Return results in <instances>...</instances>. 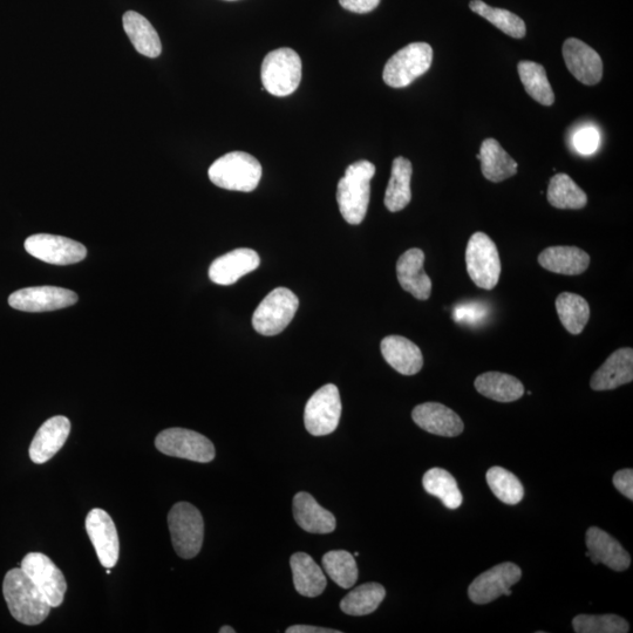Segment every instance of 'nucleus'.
<instances>
[{
  "mask_svg": "<svg viewBox=\"0 0 633 633\" xmlns=\"http://www.w3.org/2000/svg\"><path fill=\"white\" fill-rule=\"evenodd\" d=\"M3 594L13 618L25 625L43 623L52 609L43 591L22 568L5 575Z\"/></svg>",
  "mask_w": 633,
  "mask_h": 633,
  "instance_id": "obj_1",
  "label": "nucleus"
},
{
  "mask_svg": "<svg viewBox=\"0 0 633 633\" xmlns=\"http://www.w3.org/2000/svg\"><path fill=\"white\" fill-rule=\"evenodd\" d=\"M376 174V166L362 160L352 163L345 176L338 183L337 201L340 214L347 223L357 226L364 221L369 209L371 180Z\"/></svg>",
  "mask_w": 633,
  "mask_h": 633,
  "instance_id": "obj_2",
  "label": "nucleus"
},
{
  "mask_svg": "<svg viewBox=\"0 0 633 633\" xmlns=\"http://www.w3.org/2000/svg\"><path fill=\"white\" fill-rule=\"evenodd\" d=\"M208 175L217 187L250 193L254 192L262 179V166L253 155L233 152L216 160L210 166Z\"/></svg>",
  "mask_w": 633,
  "mask_h": 633,
  "instance_id": "obj_3",
  "label": "nucleus"
},
{
  "mask_svg": "<svg viewBox=\"0 0 633 633\" xmlns=\"http://www.w3.org/2000/svg\"><path fill=\"white\" fill-rule=\"evenodd\" d=\"M262 83L275 97H288L294 93L302 80V60L291 49L272 51L262 64Z\"/></svg>",
  "mask_w": 633,
  "mask_h": 633,
  "instance_id": "obj_4",
  "label": "nucleus"
},
{
  "mask_svg": "<svg viewBox=\"0 0 633 633\" xmlns=\"http://www.w3.org/2000/svg\"><path fill=\"white\" fill-rule=\"evenodd\" d=\"M168 526L176 554L190 560L200 553L204 523L199 509L188 502L176 503L169 512Z\"/></svg>",
  "mask_w": 633,
  "mask_h": 633,
  "instance_id": "obj_5",
  "label": "nucleus"
},
{
  "mask_svg": "<svg viewBox=\"0 0 633 633\" xmlns=\"http://www.w3.org/2000/svg\"><path fill=\"white\" fill-rule=\"evenodd\" d=\"M469 277L476 287L493 290L500 281L501 261L498 247L485 233H475L469 238L466 250Z\"/></svg>",
  "mask_w": 633,
  "mask_h": 633,
  "instance_id": "obj_6",
  "label": "nucleus"
},
{
  "mask_svg": "<svg viewBox=\"0 0 633 633\" xmlns=\"http://www.w3.org/2000/svg\"><path fill=\"white\" fill-rule=\"evenodd\" d=\"M433 63V49L427 43H412L398 51L387 61L383 78L393 88L410 86L424 76Z\"/></svg>",
  "mask_w": 633,
  "mask_h": 633,
  "instance_id": "obj_7",
  "label": "nucleus"
},
{
  "mask_svg": "<svg viewBox=\"0 0 633 633\" xmlns=\"http://www.w3.org/2000/svg\"><path fill=\"white\" fill-rule=\"evenodd\" d=\"M297 296L287 288L272 290L254 312V329L262 336H276L288 328L298 310Z\"/></svg>",
  "mask_w": 633,
  "mask_h": 633,
  "instance_id": "obj_8",
  "label": "nucleus"
},
{
  "mask_svg": "<svg viewBox=\"0 0 633 633\" xmlns=\"http://www.w3.org/2000/svg\"><path fill=\"white\" fill-rule=\"evenodd\" d=\"M159 451L174 458L208 464L215 459L213 442L204 435L186 428H168L155 439Z\"/></svg>",
  "mask_w": 633,
  "mask_h": 633,
  "instance_id": "obj_9",
  "label": "nucleus"
},
{
  "mask_svg": "<svg viewBox=\"0 0 633 633\" xmlns=\"http://www.w3.org/2000/svg\"><path fill=\"white\" fill-rule=\"evenodd\" d=\"M342 417V399L338 387L328 384L319 389L305 406V428L315 437H323L337 430Z\"/></svg>",
  "mask_w": 633,
  "mask_h": 633,
  "instance_id": "obj_10",
  "label": "nucleus"
},
{
  "mask_svg": "<svg viewBox=\"0 0 633 633\" xmlns=\"http://www.w3.org/2000/svg\"><path fill=\"white\" fill-rule=\"evenodd\" d=\"M25 249L38 260L54 265H70L84 261L85 245L71 238L50 234L33 235L25 241Z\"/></svg>",
  "mask_w": 633,
  "mask_h": 633,
  "instance_id": "obj_11",
  "label": "nucleus"
},
{
  "mask_svg": "<svg viewBox=\"0 0 633 633\" xmlns=\"http://www.w3.org/2000/svg\"><path fill=\"white\" fill-rule=\"evenodd\" d=\"M522 570L512 562L499 564L485 571L469 585L468 596L475 604H488L498 600L502 595H512L513 587L521 580Z\"/></svg>",
  "mask_w": 633,
  "mask_h": 633,
  "instance_id": "obj_12",
  "label": "nucleus"
},
{
  "mask_svg": "<svg viewBox=\"0 0 633 633\" xmlns=\"http://www.w3.org/2000/svg\"><path fill=\"white\" fill-rule=\"evenodd\" d=\"M22 569L43 591L52 608L63 604L67 590L65 576L49 556L42 553L27 554L22 561Z\"/></svg>",
  "mask_w": 633,
  "mask_h": 633,
  "instance_id": "obj_13",
  "label": "nucleus"
},
{
  "mask_svg": "<svg viewBox=\"0 0 633 633\" xmlns=\"http://www.w3.org/2000/svg\"><path fill=\"white\" fill-rule=\"evenodd\" d=\"M76 292L57 287L20 289L9 297L11 308L24 312H47L68 308L78 302Z\"/></svg>",
  "mask_w": 633,
  "mask_h": 633,
  "instance_id": "obj_14",
  "label": "nucleus"
},
{
  "mask_svg": "<svg viewBox=\"0 0 633 633\" xmlns=\"http://www.w3.org/2000/svg\"><path fill=\"white\" fill-rule=\"evenodd\" d=\"M86 530L100 563L107 569L115 567L120 553L117 527L110 514L95 508L86 517Z\"/></svg>",
  "mask_w": 633,
  "mask_h": 633,
  "instance_id": "obj_15",
  "label": "nucleus"
},
{
  "mask_svg": "<svg viewBox=\"0 0 633 633\" xmlns=\"http://www.w3.org/2000/svg\"><path fill=\"white\" fill-rule=\"evenodd\" d=\"M563 58L568 70L580 83L594 86L603 78V61L594 49L580 39L569 38L563 44Z\"/></svg>",
  "mask_w": 633,
  "mask_h": 633,
  "instance_id": "obj_16",
  "label": "nucleus"
},
{
  "mask_svg": "<svg viewBox=\"0 0 633 633\" xmlns=\"http://www.w3.org/2000/svg\"><path fill=\"white\" fill-rule=\"evenodd\" d=\"M585 542H587L588 548V553L585 555L590 557L592 563H602L611 570L618 571V573L630 568L631 557L628 551L614 537L604 532L601 528H589Z\"/></svg>",
  "mask_w": 633,
  "mask_h": 633,
  "instance_id": "obj_17",
  "label": "nucleus"
},
{
  "mask_svg": "<svg viewBox=\"0 0 633 633\" xmlns=\"http://www.w3.org/2000/svg\"><path fill=\"white\" fill-rule=\"evenodd\" d=\"M261 258L255 250L241 248L230 251L211 263L209 268V278L215 284H234L238 279L250 274L260 267Z\"/></svg>",
  "mask_w": 633,
  "mask_h": 633,
  "instance_id": "obj_18",
  "label": "nucleus"
},
{
  "mask_svg": "<svg viewBox=\"0 0 633 633\" xmlns=\"http://www.w3.org/2000/svg\"><path fill=\"white\" fill-rule=\"evenodd\" d=\"M412 418L422 430L440 437H458L465 428L458 414L439 403L418 405L412 412Z\"/></svg>",
  "mask_w": 633,
  "mask_h": 633,
  "instance_id": "obj_19",
  "label": "nucleus"
},
{
  "mask_svg": "<svg viewBox=\"0 0 633 633\" xmlns=\"http://www.w3.org/2000/svg\"><path fill=\"white\" fill-rule=\"evenodd\" d=\"M424 251L413 248L400 256L397 263L398 281L405 291L419 299L427 301L432 294V279L424 269Z\"/></svg>",
  "mask_w": 633,
  "mask_h": 633,
  "instance_id": "obj_20",
  "label": "nucleus"
},
{
  "mask_svg": "<svg viewBox=\"0 0 633 633\" xmlns=\"http://www.w3.org/2000/svg\"><path fill=\"white\" fill-rule=\"evenodd\" d=\"M70 433L71 422L63 415L44 422L30 446V458L34 464L42 465L51 460L63 448Z\"/></svg>",
  "mask_w": 633,
  "mask_h": 633,
  "instance_id": "obj_21",
  "label": "nucleus"
},
{
  "mask_svg": "<svg viewBox=\"0 0 633 633\" xmlns=\"http://www.w3.org/2000/svg\"><path fill=\"white\" fill-rule=\"evenodd\" d=\"M633 380V350L623 347L612 353L590 380L594 391H610L618 389Z\"/></svg>",
  "mask_w": 633,
  "mask_h": 633,
  "instance_id": "obj_22",
  "label": "nucleus"
},
{
  "mask_svg": "<svg viewBox=\"0 0 633 633\" xmlns=\"http://www.w3.org/2000/svg\"><path fill=\"white\" fill-rule=\"evenodd\" d=\"M380 349L387 364L403 376H414L424 366V357L418 345L405 337H386Z\"/></svg>",
  "mask_w": 633,
  "mask_h": 633,
  "instance_id": "obj_23",
  "label": "nucleus"
},
{
  "mask_svg": "<svg viewBox=\"0 0 633 633\" xmlns=\"http://www.w3.org/2000/svg\"><path fill=\"white\" fill-rule=\"evenodd\" d=\"M294 516L298 526L311 534H330L337 527L335 515L319 505L309 493L296 494Z\"/></svg>",
  "mask_w": 633,
  "mask_h": 633,
  "instance_id": "obj_24",
  "label": "nucleus"
},
{
  "mask_svg": "<svg viewBox=\"0 0 633 633\" xmlns=\"http://www.w3.org/2000/svg\"><path fill=\"white\" fill-rule=\"evenodd\" d=\"M539 263L554 274L577 276L589 268L590 256L576 247H550L542 251Z\"/></svg>",
  "mask_w": 633,
  "mask_h": 633,
  "instance_id": "obj_25",
  "label": "nucleus"
},
{
  "mask_svg": "<svg viewBox=\"0 0 633 633\" xmlns=\"http://www.w3.org/2000/svg\"><path fill=\"white\" fill-rule=\"evenodd\" d=\"M478 159L481 161L483 176L490 182L499 183L513 178L517 173V162L502 148L498 140L483 141Z\"/></svg>",
  "mask_w": 633,
  "mask_h": 633,
  "instance_id": "obj_26",
  "label": "nucleus"
},
{
  "mask_svg": "<svg viewBox=\"0 0 633 633\" xmlns=\"http://www.w3.org/2000/svg\"><path fill=\"white\" fill-rule=\"evenodd\" d=\"M124 30L134 46L142 56L158 58L162 52L161 39L149 20L140 13L128 11L122 17Z\"/></svg>",
  "mask_w": 633,
  "mask_h": 633,
  "instance_id": "obj_27",
  "label": "nucleus"
},
{
  "mask_svg": "<svg viewBox=\"0 0 633 633\" xmlns=\"http://www.w3.org/2000/svg\"><path fill=\"white\" fill-rule=\"evenodd\" d=\"M290 566L298 594L310 598L323 594L328 582L322 568L310 555L305 553L292 555Z\"/></svg>",
  "mask_w": 633,
  "mask_h": 633,
  "instance_id": "obj_28",
  "label": "nucleus"
},
{
  "mask_svg": "<svg viewBox=\"0 0 633 633\" xmlns=\"http://www.w3.org/2000/svg\"><path fill=\"white\" fill-rule=\"evenodd\" d=\"M475 389L483 397L498 403H513L523 397L524 386L521 381L510 374L486 372L475 379Z\"/></svg>",
  "mask_w": 633,
  "mask_h": 633,
  "instance_id": "obj_29",
  "label": "nucleus"
},
{
  "mask_svg": "<svg viewBox=\"0 0 633 633\" xmlns=\"http://www.w3.org/2000/svg\"><path fill=\"white\" fill-rule=\"evenodd\" d=\"M412 163L399 156L394 159L391 179L385 193V206L391 213L405 209L412 200L411 180Z\"/></svg>",
  "mask_w": 633,
  "mask_h": 633,
  "instance_id": "obj_30",
  "label": "nucleus"
},
{
  "mask_svg": "<svg viewBox=\"0 0 633 633\" xmlns=\"http://www.w3.org/2000/svg\"><path fill=\"white\" fill-rule=\"evenodd\" d=\"M556 311L562 325L571 335H580L589 322L590 306L580 295L563 292L556 299Z\"/></svg>",
  "mask_w": 633,
  "mask_h": 633,
  "instance_id": "obj_31",
  "label": "nucleus"
},
{
  "mask_svg": "<svg viewBox=\"0 0 633 633\" xmlns=\"http://www.w3.org/2000/svg\"><path fill=\"white\" fill-rule=\"evenodd\" d=\"M422 486L428 494L438 498L448 509H458L464 501L458 482L445 469H430L422 478Z\"/></svg>",
  "mask_w": 633,
  "mask_h": 633,
  "instance_id": "obj_32",
  "label": "nucleus"
},
{
  "mask_svg": "<svg viewBox=\"0 0 633 633\" xmlns=\"http://www.w3.org/2000/svg\"><path fill=\"white\" fill-rule=\"evenodd\" d=\"M386 590L378 583H366L347 594L340 602V609L350 616L372 614L385 600Z\"/></svg>",
  "mask_w": 633,
  "mask_h": 633,
  "instance_id": "obj_33",
  "label": "nucleus"
},
{
  "mask_svg": "<svg viewBox=\"0 0 633 633\" xmlns=\"http://www.w3.org/2000/svg\"><path fill=\"white\" fill-rule=\"evenodd\" d=\"M547 199L557 209H582L588 196L567 174H556L550 179Z\"/></svg>",
  "mask_w": 633,
  "mask_h": 633,
  "instance_id": "obj_34",
  "label": "nucleus"
},
{
  "mask_svg": "<svg viewBox=\"0 0 633 633\" xmlns=\"http://www.w3.org/2000/svg\"><path fill=\"white\" fill-rule=\"evenodd\" d=\"M517 70H519L522 84L530 97L543 106L554 104L555 94L542 65L534 63V61H521Z\"/></svg>",
  "mask_w": 633,
  "mask_h": 633,
  "instance_id": "obj_35",
  "label": "nucleus"
},
{
  "mask_svg": "<svg viewBox=\"0 0 633 633\" xmlns=\"http://www.w3.org/2000/svg\"><path fill=\"white\" fill-rule=\"evenodd\" d=\"M469 8H471L476 15L485 18L490 24L498 27V29L506 33L507 36L515 39H521L526 36V23H524L519 16L514 15V13L510 11L492 8V6L482 2V0H472V2L469 3Z\"/></svg>",
  "mask_w": 633,
  "mask_h": 633,
  "instance_id": "obj_36",
  "label": "nucleus"
},
{
  "mask_svg": "<svg viewBox=\"0 0 633 633\" xmlns=\"http://www.w3.org/2000/svg\"><path fill=\"white\" fill-rule=\"evenodd\" d=\"M323 567L333 582L340 588L350 589L358 580L355 557L345 550H332L323 557Z\"/></svg>",
  "mask_w": 633,
  "mask_h": 633,
  "instance_id": "obj_37",
  "label": "nucleus"
},
{
  "mask_svg": "<svg viewBox=\"0 0 633 633\" xmlns=\"http://www.w3.org/2000/svg\"><path fill=\"white\" fill-rule=\"evenodd\" d=\"M486 479L496 498L506 505L515 506L523 500L524 488L521 481L507 469L492 467L488 469Z\"/></svg>",
  "mask_w": 633,
  "mask_h": 633,
  "instance_id": "obj_38",
  "label": "nucleus"
},
{
  "mask_svg": "<svg viewBox=\"0 0 633 633\" xmlns=\"http://www.w3.org/2000/svg\"><path fill=\"white\" fill-rule=\"evenodd\" d=\"M577 633H628L630 625L617 615H580L573 619Z\"/></svg>",
  "mask_w": 633,
  "mask_h": 633,
  "instance_id": "obj_39",
  "label": "nucleus"
},
{
  "mask_svg": "<svg viewBox=\"0 0 633 633\" xmlns=\"http://www.w3.org/2000/svg\"><path fill=\"white\" fill-rule=\"evenodd\" d=\"M601 144V134L597 128L587 126L578 129L573 136V145L582 155H592L597 152Z\"/></svg>",
  "mask_w": 633,
  "mask_h": 633,
  "instance_id": "obj_40",
  "label": "nucleus"
},
{
  "mask_svg": "<svg viewBox=\"0 0 633 633\" xmlns=\"http://www.w3.org/2000/svg\"><path fill=\"white\" fill-rule=\"evenodd\" d=\"M488 316L487 306L481 303H467L456 306L453 318L456 323L478 325Z\"/></svg>",
  "mask_w": 633,
  "mask_h": 633,
  "instance_id": "obj_41",
  "label": "nucleus"
},
{
  "mask_svg": "<svg viewBox=\"0 0 633 633\" xmlns=\"http://www.w3.org/2000/svg\"><path fill=\"white\" fill-rule=\"evenodd\" d=\"M614 486L619 493H622L625 498L630 501L633 500V471L632 469H623L614 475Z\"/></svg>",
  "mask_w": 633,
  "mask_h": 633,
  "instance_id": "obj_42",
  "label": "nucleus"
},
{
  "mask_svg": "<svg viewBox=\"0 0 633 633\" xmlns=\"http://www.w3.org/2000/svg\"><path fill=\"white\" fill-rule=\"evenodd\" d=\"M380 2L381 0H339V4L342 5L343 9L359 13V15L376 10Z\"/></svg>",
  "mask_w": 633,
  "mask_h": 633,
  "instance_id": "obj_43",
  "label": "nucleus"
},
{
  "mask_svg": "<svg viewBox=\"0 0 633 633\" xmlns=\"http://www.w3.org/2000/svg\"><path fill=\"white\" fill-rule=\"evenodd\" d=\"M288 633H340L342 631L318 628L312 625H294L287 630Z\"/></svg>",
  "mask_w": 633,
  "mask_h": 633,
  "instance_id": "obj_44",
  "label": "nucleus"
},
{
  "mask_svg": "<svg viewBox=\"0 0 633 633\" xmlns=\"http://www.w3.org/2000/svg\"><path fill=\"white\" fill-rule=\"evenodd\" d=\"M236 631L231 628V626H223V628L220 629V633H235Z\"/></svg>",
  "mask_w": 633,
  "mask_h": 633,
  "instance_id": "obj_45",
  "label": "nucleus"
}]
</instances>
